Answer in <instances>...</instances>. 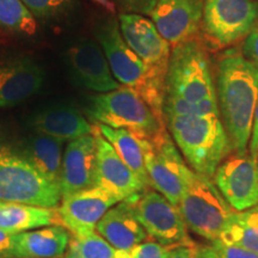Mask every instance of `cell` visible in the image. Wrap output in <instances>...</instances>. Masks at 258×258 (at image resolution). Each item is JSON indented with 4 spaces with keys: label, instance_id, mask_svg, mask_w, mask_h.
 <instances>
[{
    "label": "cell",
    "instance_id": "cell-1",
    "mask_svg": "<svg viewBox=\"0 0 258 258\" xmlns=\"http://www.w3.org/2000/svg\"><path fill=\"white\" fill-rule=\"evenodd\" d=\"M215 91L232 151L246 154L258 102V67L238 49L225 51L217 63Z\"/></svg>",
    "mask_w": 258,
    "mask_h": 258
},
{
    "label": "cell",
    "instance_id": "cell-2",
    "mask_svg": "<svg viewBox=\"0 0 258 258\" xmlns=\"http://www.w3.org/2000/svg\"><path fill=\"white\" fill-rule=\"evenodd\" d=\"M164 122L186 164L199 175L211 178L233 152L219 115H167Z\"/></svg>",
    "mask_w": 258,
    "mask_h": 258
},
{
    "label": "cell",
    "instance_id": "cell-3",
    "mask_svg": "<svg viewBox=\"0 0 258 258\" xmlns=\"http://www.w3.org/2000/svg\"><path fill=\"white\" fill-rule=\"evenodd\" d=\"M96 36L115 79L122 86H127L137 92L150 105L154 114L164 120L165 82L154 76L128 47L122 37L117 22H105L98 28Z\"/></svg>",
    "mask_w": 258,
    "mask_h": 258
},
{
    "label": "cell",
    "instance_id": "cell-4",
    "mask_svg": "<svg viewBox=\"0 0 258 258\" xmlns=\"http://www.w3.org/2000/svg\"><path fill=\"white\" fill-rule=\"evenodd\" d=\"M86 114L96 123L125 129L147 140L166 129L163 118L137 92L122 85L114 91L90 97Z\"/></svg>",
    "mask_w": 258,
    "mask_h": 258
},
{
    "label": "cell",
    "instance_id": "cell-5",
    "mask_svg": "<svg viewBox=\"0 0 258 258\" xmlns=\"http://www.w3.org/2000/svg\"><path fill=\"white\" fill-rule=\"evenodd\" d=\"M60 200L59 185L42 176L18 150L0 143V201L54 209Z\"/></svg>",
    "mask_w": 258,
    "mask_h": 258
},
{
    "label": "cell",
    "instance_id": "cell-6",
    "mask_svg": "<svg viewBox=\"0 0 258 258\" xmlns=\"http://www.w3.org/2000/svg\"><path fill=\"white\" fill-rule=\"evenodd\" d=\"M188 102L217 97L208 48L201 36L172 47L165 78V93Z\"/></svg>",
    "mask_w": 258,
    "mask_h": 258
},
{
    "label": "cell",
    "instance_id": "cell-7",
    "mask_svg": "<svg viewBox=\"0 0 258 258\" xmlns=\"http://www.w3.org/2000/svg\"><path fill=\"white\" fill-rule=\"evenodd\" d=\"M178 208L188 230L207 241L220 239L233 209L209 177L192 172Z\"/></svg>",
    "mask_w": 258,
    "mask_h": 258
},
{
    "label": "cell",
    "instance_id": "cell-8",
    "mask_svg": "<svg viewBox=\"0 0 258 258\" xmlns=\"http://www.w3.org/2000/svg\"><path fill=\"white\" fill-rule=\"evenodd\" d=\"M258 24L254 0H203L202 38L208 49L237 43Z\"/></svg>",
    "mask_w": 258,
    "mask_h": 258
},
{
    "label": "cell",
    "instance_id": "cell-9",
    "mask_svg": "<svg viewBox=\"0 0 258 258\" xmlns=\"http://www.w3.org/2000/svg\"><path fill=\"white\" fill-rule=\"evenodd\" d=\"M145 165L151 186L172 205L178 206L194 171L166 129L150 140Z\"/></svg>",
    "mask_w": 258,
    "mask_h": 258
},
{
    "label": "cell",
    "instance_id": "cell-10",
    "mask_svg": "<svg viewBox=\"0 0 258 258\" xmlns=\"http://www.w3.org/2000/svg\"><path fill=\"white\" fill-rule=\"evenodd\" d=\"M148 237L166 247L194 244L178 206L153 189L127 199Z\"/></svg>",
    "mask_w": 258,
    "mask_h": 258
},
{
    "label": "cell",
    "instance_id": "cell-11",
    "mask_svg": "<svg viewBox=\"0 0 258 258\" xmlns=\"http://www.w3.org/2000/svg\"><path fill=\"white\" fill-rule=\"evenodd\" d=\"M214 183L235 212L258 205V158L232 153L214 173Z\"/></svg>",
    "mask_w": 258,
    "mask_h": 258
},
{
    "label": "cell",
    "instance_id": "cell-12",
    "mask_svg": "<svg viewBox=\"0 0 258 258\" xmlns=\"http://www.w3.org/2000/svg\"><path fill=\"white\" fill-rule=\"evenodd\" d=\"M118 27L128 47L154 76L165 82L171 46L152 21L137 14H121Z\"/></svg>",
    "mask_w": 258,
    "mask_h": 258
},
{
    "label": "cell",
    "instance_id": "cell-13",
    "mask_svg": "<svg viewBox=\"0 0 258 258\" xmlns=\"http://www.w3.org/2000/svg\"><path fill=\"white\" fill-rule=\"evenodd\" d=\"M151 17L161 36L176 47L200 37L203 0H158Z\"/></svg>",
    "mask_w": 258,
    "mask_h": 258
},
{
    "label": "cell",
    "instance_id": "cell-14",
    "mask_svg": "<svg viewBox=\"0 0 258 258\" xmlns=\"http://www.w3.org/2000/svg\"><path fill=\"white\" fill-rule=\"evenodd\" d=\"M71 76L78 85L96 92H110L120 88L99 43L82 40L67 50Z\"/></svg>",
    "mask_w": 258,
    "mask_h": 258
},
{
    "label": "cell",
    "instance_id": "cell-15",
    "mask_svg": "<svg viewBox=\"0 0 258 258\" xmlns=\"http://www.w3.org/2000/svg\"><path fill=\"white\" fill-rule=\"evenodd\" d=\"M117 203L120 201L115 196L93 186L61 198L57 219L74 235L90 233L95 231L105 213Z\"/></svg>",
    "mask_w": 258,
    "mask_h": 258
},
{
    "label": "cell",
    "instance_id": "cell-16",
    "mask_svg": "<svg viewBox=\"0 0 258 258\" xmlns=\"http://www.w3.org/2000/svg\"><path fill=\"white\" fill-rule=\"evenodd\" d=\"M97 157L95 186L101 188L122 202L147 188L139 177L129 169L95 125Z\"/></svg>",
    "mask_w": 258,
    "mask_h": 258
},
{
    "label": "cell",
    "instance_id": "cell-17",
    "mask_svg": "<svg viewBox=\"0 0 258 258\" xmlns=\"http://www.w3.org/2000/svg\"><path fill=\"white\" fill-rule=\"evenodd\" d=\"M97 140L93 134L70 141L61 167V198L95 186Z\"/></svg>",
    "mask_w": 258,
    "mask_h": 258
},
{
    "label": "cell",
    "instance_id": "cell-18",
    "mask_svg": "<svg viewBox=\"0 0 258 258\" xmlns=\"http://www.w3.org/2000/svg\"><path fill=\"white\" fill-rule=\"evenodd\" d=\"M44 71L29 57L0 64V109L21 104L40 91Z\"/></svg>",
    "mask_w": 258,
    "mask_h": 258
},
{
    "label": "cell",
    "instance_id": "cell-19",
    "mask_svg": "<svg viewBox=\"0 0 258 258\" xmlns=\"http://www.w3.org/2000/svg\"><path fill=\"white\" fill-rule=\"evenodd\" d=\"M30 125L36 133L73 141L93 134L95 125L84 117L78 109L69 104H53L37 111L30 118Z\"/></svg>",
    "mask_w": 258,
    "mask_h": 258
},
{
    "label": "cell",
    "instance_id": "cell-20",
    "mask_svg": "<svg viewBox=\"0 0 258 258\" xmlns=\"http://www.w3.org/2000/svg\"><path fill=\"white\" fill-rule=\"evenodd\" d=\"M96 232L118 251L134 249L148 238L128 200L109 209L97 224Z\"/></svg>",
    "mask_w": 258,
    "mask_h": 258
},
{
    "label": "cell",
    "instance_id": "cell-21",
    "mask_svg": "<svg viewBox=\"0 0 258 258\" xmlns=\"http://www.w3.org/2000/svg\"><path fill=\"white\" fill-rule=\"evenodd\" d=\"M70 244V234L61 226H47L37 231L15 234L11 257L57 258L62 256Z\"/></svg>",
    "mask_w": 258,
    "mask_h": 258
},
{
    "label": "cell",
    "instance_id": "cell-22",
    "mask_svg": "<svg viewBox=\"0 0 258 258\" xmlns=\"http://www.w3.org/2000/svg\"><path fill=\"white\" fill-rule=\"evenodd\" d=\"M63 141L36 133L23 141L18 152L50 182L60 184ZM60 186V185H59Z\"/></svg>",
    "mask_w": 258,
    "mask_h": 258
},
{
    "label": "cell",
    "instance_id": "cell-23",
    "mask_svg": "<svg viewBox=\"0 0 258 258\" xmlns=\"http://www.w3.org/2000/svg\"><path fill=\"white\" fill-rule=\"evenodd\" d=\"M96 127L102 137L114 147L129 169L139 177L143 184L147 189L152 188L145 165V153L150 146V140L125 129H115L99 123H96Z\"/></svg>",
    "mask_w": 258,
    "mask_h": 258
},
{
    "label": "cell",
    "instance_id": "cell-24",
    "mask_svg": "<svg viewBox=\"0 0 258 258\" xmlns=\"http://www.w3.org/2000/svg\"><path fill=\"white\" fill-rule=\"evenodd\" d=\"M57 213L53 209L36 207L17 202L0 201V230L18 234L31 228L55 224Z\"/></svg>",
    "mask_w": 258,
    "mask_h": 258
},
{
    "label": "cell",
    "instance_id": "cell-25",
    "mask_svg": "<svg viewBox=\"0 0 258 258\" xmlns=\"http://www.w3.org/2000/svg\"><path fill=\"white\" fill-rule=\"evenodd\" d=\"M220 239L258 254V205L243 212L234 211Z\"/></svg>",
    "mask_w": 258,
    "mask_h": 258
},
{
    "label": "cell",
    "instance_id": "cell-26",
    "mask_svg": "<svg viewBox=\"0 0 258 258\" xmlns=\"http://www.w3.org/2000/svg\"><path fill=\"white\" fill-rule=\"evenodd\" d=\"M0 27L22 35H34L37 22L21 0H0Z\"/></svg>",
    "mask_w": 258,
    "mask_h": 258
},
{
    "label": "cell",
    "instance_id": "cell-27",
    "mask_svg": "<svg viewBox=\"0 0 258 258\" xmlns=\"http://www.w3.org/2000/svg\"><path fill=\"white\" fill-rule=\"evenodd\" d=\"M116 250L96 231L74 235L71 239L66 258H115Z\"/></svg>",
    "mask_w": 258,
    "mask_h": 258
},
{
    "label": "cell",
    "instance_id": "cell-28",
    "mask_svg": "<svg viewBox=\"0 0 258 258\" xmlns=\"http://www.w3.org/2000/svg\"><path fill=\"white\" fill-rule=\"evenodd\" d=\"M163 115L167 116H207L219 115L217 97L188 102L172 95H164Z\"/></svg>",
    "mask_w": 258,
    "mask_h": 258
},
{
    "label": "cell",
    "instance_id": "cell-29",
    "mask_svg": "<svg viewBox=\"0 0 258 258\" xmlns=\"http://www.w3.org/2000/svg\"><path fill=\"white\" fill-rule=\"evenodd\" d=\"M198 252L199 258H258L257 253L224 243L221 239L198 244Z\"/></svg>",
    "mask_w": 258,
    "mask_h": 258
},
{
    "label": "cell",
    "instance_id": "cell-30",
    "mask_svg": "<svg viewBox=\"0 0 258 258\" xmlns=\"http://www.w3.org/2000/svg\"><path fill=\"white\" fill-rule=\"evenodd\" d=\"M38 19H50L62 12L70 0H21Z\"/></svg>",
    "mask_w": 258,
    "mask_h": 258
},
{
    "label": "cell",
    "instance_id": "cell-31",
    "mask_svg": "<svg viewBox=\"0 0 258 258\" xmlns=\"http://www.w3.org/2000/svg\"><path fill=\"white\" fill-rule=\"evenodd\" d=\"M170 247L157 241H144L131 250V258H167Z\"/></svg>",
    "mask_w": 258,
    "mask_h": 258
},
{
    "label": "cell",
    "instance_id": "cell-32",
    "mask_svg": "<svg viewBox=\"0 0 258 258\" xmlns=\"http://www.w3.org/2000/svg\"><path fill=\"white\" fill-rule=\"evenodd\" d=\"M117 2L129 14L151 16L158 0H117Z\"/></svg>",
    "mask_w": 258,
    "mask_h": 258
},
{
    "label": "cell",
    "instance_id": "cell-33",
    "mask_svg": "<svg viewBox=\"0 0 258 258\" xmlns=\"http://www.w3.org/2000/svg\"><path fill=\"white\" fill-rule=\"evenodd\" d=\"M241 54L258 67V24L245 38Z\"/></svg>",
    "mask_w": 258,
    "mask_h": 258
},
{
    "label": "cell",
    "instance_id": "cell-34",
    "mask_svg": "<svg viewBox=\"0 0 258 258\" xmlns=\"http://www.w3.org/2000/svg\"><path fill=\"white\" fill-rule=\"evenodd\" d=\"M167 258H199L198 244L177 245L170 247Z\"/></svg>",
    "mask_w": 258,
    "mask_h": 258
},
{
    "label": "cell",
    "instance_id": "cell-35",
    "mask_svg": "<svg viewBox=\"0 0 258 258\" xmlns=\"http://www.w3.org/2000/svg\"><path fill=\"white\" fill-rule=\"evenodd\" d=\"M249 153L254 158H258V102L254 109L252 132H251L250 144H249Z\"/></svg>",
    "mask_w": 258,
    "mask_h": 258
},
{
    "label": "cell",
    "instance_id": "cell-36",
    "mask_svg": "<svg viewBox=\"0 0 258 258\" xmlns=\"http://www.w3.org/2000/svg\"><path fill=\"white\" fill-rule=\"evenodd\" d=\"M15 234H10L8 232L0 230V254L11 257L12 244H14Z\"/></svg>",
    "mask_w": 258,
    "mask_h": 258
},
{
    "label": "cell",
    "instance_id": "cell-37",
    "mask_svg": "<svg viewBox=\"0 0 258 258\" xmlns=\"http://www.w3.org/2000/svg\"><path fill=\"white\" fill-rule=\"evenodd\" d=\"M92 2H95V3H97V4H99L102 6V8L108 10L109 12H115V5H114V3L111 2V0H92Z\"/></svg>",
    "mask_w": 258,
    "mask_h": 258
},
{
    "label": "cell",
    "instance_id": "cell-38",
    "mask_svg": "<svg viewBox=\"0 0 258 258\" xmlns=\"http://www.w3.org/2000/svg\"><path fill=\"white\" fill-rule=\"evenodd\" d=\"M115 258H131V250H129V251H118V250H116Z\"/></svg>",
    "mask_w": 258,
    "mask_h": 258
},
{
    "label": "cell",
    "instance_id": "cell-39",
    "mask_svg": "<svg viewBox=\"0 0 258 258\" xmlns=\"http://www.w3.org/2000/svg\"><path fill=\"white\" fill-rule=\"evenodd\" d=\"M254 2H257V3H258V0H254Z\"/></svg>",
    "mask_w": 258,
    "mask_h": 258
}]
</instances>
